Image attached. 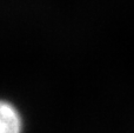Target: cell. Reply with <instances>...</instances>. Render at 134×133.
I'll list each match as a JSON object with an SVG mask.
<instances>
[{"label":"cell","instance_id":"obj_1","mask_svg":"<svg viewBox=\"0 0 134 133\" xmlns=\"http://www.w3.org/2000/svg\"><path fill=\"white\" fill-rule=\"evenodd\" d=\"M0 133H21V118L16 108L8 101L0 105Z\"/></svg>","mask_w":134,"mask_h":133}]
</instances>
